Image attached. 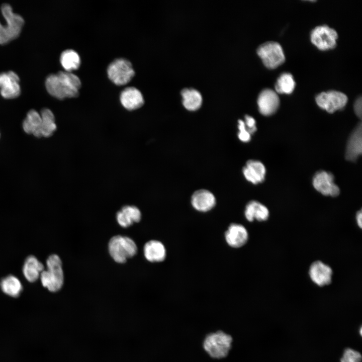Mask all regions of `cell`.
I'll use <instances>...</instances> for the list:
<instances>
[{
  "label": "cell",
  "mask_w": 362,
  "mask_h": 362,
  "mask_svg": "<svg viewBox=\"0 0 362 362\" xmlns=\"http://www.w3.org/2000/svg\"><path fill=\"white\" fill-rule=\"evenodd\" d=\"M45 86L48 92L58 99L76 97L78 95L81 81L71 72L59 71L47 76Z\"/></svg>",
  "instance_id": "6da1fadb"
},
{
  "label": "cell",
  "mask_w": 362,
  "mask_h": 362,
  "mask_svg": "<svg viewBox=\"0 0 362 362\" xmlns=\"http://www.w3.org/2000/svg\"><path fill=\"white\" fill-rule=\"evenodd\" d=\"M61 260L56 254L50 255L46 260L47 269L40 275L42 286L51 292L61 289L64 283V274Z\"/></svg>",
  "instance_id": "7a4b0ae2"
},
{
  "label": "cell",
  "mask_w": 362,
  "mask_h": 362,
  "mask_svg": "<svg viewBox=\"0 0 362 362\" xmlns=\"http://www.w3.org/2000/svg\"><path fill=\"white\" fill-rule=\"evenodd\" d=\"M1 11L7 24L3 25L0 23V44H5L19 35L24 21L21 16L13 12L9 4L2 5Z\"/></svg>",
  "instance_id": "3957f363"
},
{
  "label": "cell",
  "mask_w": 362,
  "mask_h": 362,
  "mask_svg": "<svg viewBox=\"0 0 362 362\" xmlns=\"http://www.w3.org/2000/svg\"><path fill=\"white\" fill-rule=\"evenodd\" d=\"M232 337L222 331L209 334L203 342V348L210 357L220 359L225 357L231 347Z\"/></svg>",
  "instance_id": "277c9868"
},
{
  "label": "cell",
  "mask_w": 362,
  "mask_h": 362,
  "mask_svg": "<svg viewBox=\"0 0 362 362\" xmlns=\"http://www.w3.org/2000/svg\"><path fill=\"white\" fill-rule=\"evenodd\" d=\"M109 251L111 256L117 262L123 263L137 253V247L130 238L121 235L113 236L109 241Z\"/></svg>",
  "instance_id": "5b68a950"
},
{
  "label": "cell",
  "mask_w": 362,
  "mask_h": 362,
  "mask_svg": "<svg viewBox=\"0 0 362 362\" xmlns=\"http://www.w3.org/2000/svg\"><path fill=\"white\" fill-rule=\"evenodd\" d=\"M258 55L267 68H275L283 63L285 57L281 45L275 41H267L260 45L257 49Z\"/></svg>",
  "instance_id": "8992f818"
},
{
  "label": "cell",
  "mask_w": 362,
  "mask_h": 362,
  "mask_svg": "<svg viewBox=\"0 0 362 362\" xmlns=\"http://www.w3.org/2000/svg\"><path fill=\"white\" fill-rule=\"evenodd\" d=\"M107 72L110 79L119 85L128 83L135 73L131 63L123 58L117 59L111 63Z\"/></svg>",
  "instance_id": "52a82bcc"
},
{
  "label": "cell",
  "mask_w": 362,
  "mask_h": 362,
  "mask_svg": "<svg viewBox=\"0 0 362 362\" xmlns=\"http://www.w3.org/2000/svg\"><path fill=\"white\" fill-rule=\"evenodd\" d=\"M315 100L318 106L328 113H332L345 107L347 102V97L341 92L331 90L318 94Z\"/></svg>",
  "instance_id": "ba28073f"
},
{
  "label": "cell",
  "mask_w": 362,
  "mask_h": 362,
  "mask_svg": "<svg viewBox=\"0 0 362 362\" xmlns=\"http://www.w3.org/2000/svg\"><path fill=\"white\" fill-rule=\"evenodd\" d=\"M337 37L336 31L325 25L316 27L311 33L312 42L321 50H327L334 47Z\"/></svg>",
  "instance_id": "9c48e42d"
},
{
  "label": "cell",
  "mask_w": 362,
  "mask_h": 362,
  "mask_svg": "<svg viewBox=\"0 0 362 362\" xmlns=\"http://www.w3.org/2000/svg\"><path fill=\"white\" fill-rule=\"evenodd\" d=\"M314 188L324 196L336 197L340 193L339 187L334 182V176L324 170L317 172L312 180Z\"/></svg>",
  "instance_id": "30bf717a"
},
{
  "label": "cell",
  "mask_w": 362,
  "mask_h": 362,
  "mask_svg": "<svg viewBox=\"0 0 362 362\" xmlns=\"http://www.w3.org/2000/svg\"><path fill=\"white\" fill-rule=\"evenodd\" d=\"M19 77L13 71L0 73L1 95L6 99H13L19 96L21 92Z\"/></svg>",
  "instance_id": "8fae6325"
},
{
  "label": "cell",
  "mask_w": 362,
  "mask_h": 362,
  "mask_svg": "<svg viewBox=\"0 0 362 362\" xmlns=\"http://www.w3.org/2000/svg\"><path fill=\"white\" fill-rule=\"evenodd\" d=\"M257 102L259 112L264 116H269L278 109L280 99L276 92L265 88L259 94Z\"/></svg>",
  "instance_id": "7c38bea8"
},
{
  "label": "cell",
  "mask_w": 362,
  "mask_h": 362,
  "mask_svg": "<svg viewBox=\"0 0 362 362\" xmlns=\"http://www.w3.org/2000/svg\"><path fill=\"white\" fill-rule=\"evenodd\" d=\"M225 239L229 246L233 248H240L246 244L248 233L245 227L241 224L232 223L225 233Z\"/></svg>",
  "instance_id": "4fadbf2b"
},
{
  "label": "cell",
  "mask_w": 362,
  "mask_h": 362,
  "mask_svg": "<svg viewBox=\"0 0 362 362\" xmlns=\"http://www.w3.org/2000/svg\"><path fill=\"white\" fill-rule=\"evenodd\" d=\"M191 203L196 210L201 212H207L215 207L216 200L212 192L207 190L200 189L193 194Z\"/></svg>",
  "instance_id": "5bb4252c"
},
{
  "label": "cell",
  "mask_w": 362,
  "mask_h": 362,
  "mask_svg": "<svg viewBox=\"0 0 362 362\" xmlns=\"http://www.w3.org/2000/svg\"><path fill=\"white\" fill-rule=\"evenodd\" d=\"M309 276L317 285L322 287L331 283L332 270L331 267L321 261H316L310 266Z\"/></svg>",
  "instance_id": "9a60e30c"
},
{
  "label": "cell",
  "mask_w": 362,
  "mask_h": 362,
  "mask_svg": "<svg viewBox=\"0 0 362 362\" xmlns=\"http://www.w3.org/2000/svg\"><path fill=\"white\" fill-rule=\"evenodd\" d=\"M362 152V127L359 123L350 134L346 147L345 158L355 161Z\"/></svg>",
  "instance_id": "2e32d148"
},
{
  "label": "cell",
  "mask_w": 362,
  "mask_h": 362,
  "mask_svg": "<svg viewBox=\"0 0 362 362\" xmlns=\"http://www.w3.org/2000/svg\"><path fill=\"white\" fill-rule=\"evenodd\" d=\"M242 172L247 180L256 185L264 181L266 169L261 162L256 160H249L243 167Z\"/></svg>",
  "instance_id": "e0dca14e"
},
{
  "label": "cell",
  "mask_w": 362,
  "mask_h": 362,
  "mask_svg": "<svg viewBox=\"0 0 362 362\" xmlns=\"http://www.w3.org/2000/svg\"><path fill=\"white\" fill-rule=\"evenodd\" d=\"M120 101L122 106L130 111L136 110L144 104V99L141 93L134 87L124 89L121 94Z\"/></svg>",
  "instance_id": "ac0fdd59"
},
{
  "label": "cell",
  "mask_w": 362,
  "mask_h": 362,
  "mask_svg": "<svg viewBox=\"0 0 362 362\" xmlns=\"http://www.w3.org/2000/svg\"><path fill=\"white\" fill-rule=\"evenodd\" d=\"M146 259L151 262L163 261L166 257V249L159 241L152 240L145 243L143 248Z\"/></svg>",
  "instance_id": "d6986e66"
},
{
  "label": "cell",
  "mask_w": 362,
  "mask_h": 362,
  "mask_svg": "<svg viewBox=\"0 0 362 362\" xmlns=\"http://www.w3.org/2000/svg\"><path fill=\"white\" fill-rule=\"evenodd\" d=\"M116 217L118 224L123 228H127L134 223L139 222L141 213L134 206H125L117 213Z\"/></svg>",
  "instance_id": "ffe728a7"
},
{
  "label": "cell",
  "mask_w": 362,
  "mask_h": 362,
  "mask_svg": "<svg viewBox=\"0 0 362 362\" xmlns=\"http://www.w3.org/2000/svg\"><path fill=\"white\" fill-rule=\"evenodd\" d=\"M22 270L25 279L33 283L40 277L44 270V265L35 256L30 255L25 259Z\"/></svg>",
  "instance_id": "44dd1931"
},
{
  "label": "cell",
  "mask_w": 362,
  "mask_h": 362,
  "mask_svg": "<svg viewBox=\"0 0 362 362\" xmlns=\"http://www.w3.org/2000/svg\"><path fill=\"white\" fill-rule=\"evenodd\" d=\"M244 215L249 222H252L254 220L264 221L269 217V211L264 205L258 201H251L245 206Z\"/></svg>",
  "instance_id": "7402d4cb"
},
{
  "label": "cell",
  "mask_w": 362,
  "mask_h": 362,
  "mask_svg": "<svg viewBox=\"0 0 362 362\" xmlns=\"http://www.w3.org/2000/svg\"><path fill=\"white\" fill-rule=\"evenodd\" d=\"M41 117L40 114L35 110H31L23 123L24 131L27 134H33L35 137H41Z\"/></svg>",
  "instance_id": "603a6c76"
},
{
  "label": "cell",
  "mask_w": 362,
  "mask_h": 362,
  "mask_svg": "<svg viewBox=\"0 0 362 362\" xmlns=\"http://www.w3.org/2000/svg\"><path fill=\"white\" fill-rule=\"evenodd\" d=\"M0 287L5 294L14 298L18 297L23 290V286L20 280L11 275L1 280Z\"/></svg>",
  "instance_id": "cb8c5ba5"
},
{
  "label": "cell",
  "mask_w": 362,
  "mask_h": 362,
  "mask_svg": "<svg viewBox=\"0 0 362 362\" xmlns=\"http://www.w3.org/2000/svg\"><path fill=\"white\" fill-rule=\"evenodd\" d=\"M184 106L188 110L195 111L201 106L202 97L201 93L193 88H184L181 91Z\"/></svg>",
  "instance_id": "d4e9b609"
},
{
  "label": "cell",
  "mask_w": 362,
  "mask_h": 362,
  "mask_svg": "<svg viewBox=\"0 0 362 362\" xmlns=\"http://www.w3.org/2000/svg\"><path fill=\"white\" fill-rule=\"evenodd\" d=\"M41 117V134L42 137L51 136L56 129L55 117L52 112L49 109H43L40 113Z\"/></svg>",
  "instance_id": "484cf974"
},
{
  "label": "cell",
  "mask_w": 362,
  "mask_h": 362,
  "mask_svg": "<svg viewBox=\"0 0 362 362\" xmlns=\"http://www.w3.org/2000/svg\"><path fill=\"white\" fill-rule=\"evenodd\" d=\"M60 61L62 67L68 72L78 69L80 64L79 55L72 49L63 51L60 55Z\"/></svg>",
  "instance_id": "4316f807"
},
{
  "label": "cell",
  "mask_w": 362,
  "mask_h": 362,
  "mask_svg": "<svg viewBox=\"0 0 362 362\" xmlns=\"http://www.w3.org/2000/svg\"><path fill=\"white\" fill-rule=\"evenodd\" d=\"M295 86V82L293 75L288 72L281 74L275 84V89L279 93L291 94Z\"/></svg>",
  "instance_id": "83f0119b"
},
{
  "label": "cell",
  "mask_w": 362,
  "mask_h": 362,
  "mask_svg": "<svg viewBox=\"0 0 362 362\" xmlns=\"http://www.w3.org/2000/svg\"><path fill=\"white\" fill-rule=\"evenodd\" d=\"M361 356L360 353L351 348H346L341 358V362H361Z\"/></svg>",
  "instance_id": "f1b7e54d"
},
{
  "label": "cell",
  "mask_w": 362,
  "mask_h": 362,
  "mask_svg": "<svg viewBox=\"0 0 362 362\" xmlns=\"http://www.w3.org/2000/svg\"><path fill=\"white\" fill-rule=\"evenodd\" d=\"M238 128L239 129L238 137L239 140L243 142H249L251 139V134L246 129L243 120H238Z\"/></svg>",
  "instance_id": "f546056e"
},
{
  "label": "cell",
  "mask_w": 362,
  "mask_h": 362,
  "mask_svg": "<svg viewBox=\"0 0 362 362\" xmlns=\"http://www.w3.org/2000/svg\"><path fill=\"white\" fill-rule=\"evenodd\" d=\"M244 122L246 129L251 135L256 131L255 120L252 117L245 115Z\"/></svg>",
  "instance_id": "4dcf8cb0"
},
{
  "label": "cell",
  "mask_w": 362,
  "mask_h": 362,
  "mask_svg": "<svg viewBox=\"0 0 362 362\" xmlns=\"http://www.w3.org/2000/svg\"><path fill=\"white\" fill-rule=\"evenodd\" d=\"M354 111L356 115L359 118H361L362 100L361 97L358 98L354 103Z\"/></svg>",
  "instance_id": "1f68e13d"
},
{
  "label": "cell",
  "mask_w": 362,
  "mask_h": 362,
  "mask_svg": "<svg viewBox=\"0 0 362 362\" xmlns=\"http://www.w3.org/2000/svg\"><path fill=\"white\" fill-rule=\"evenodd\" d=\"M356 222H357V225L360 228H361V227H362V212H361V210L357 213L356 216Z\"/></svg>",
  "instance_id": "d6a6232c"
},
{
  "label": "cell",
  "mask_w": 362,
  "mask_h": 362,
  "mask_svg": "<svg viewBox=\"0 0 362 362\" xmlns=\"http://www.w3.org/2000/svg\"><path fill=\"white\" fill-rule=\"evenodd\" d=\"M361 334H362V333H361V327L360 329V335H361Z\"/></svg>",
  "instance_id": "836d02e7"
}]
</instances>
